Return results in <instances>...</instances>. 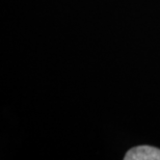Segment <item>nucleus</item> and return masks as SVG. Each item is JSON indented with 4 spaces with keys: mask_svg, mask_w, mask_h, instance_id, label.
<instances>
[{
    "mask_svg": "<svg viewBox=\"0 0 160 160\" xmlns=\"http://www.w3.org/2000/svg\"><path fill=\"white\" fill-rule=\"evenodd\" d=\"M125 160H160V150L155 147L139 146L129 150Z\"/></svg>",
    "mask_w": 160,
    "mask_h": 160,
    "instance_id": "nucleus-1",
    "label": "nucleus"
}]
</instances>
